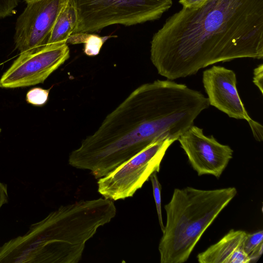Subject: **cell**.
Wrapping results in <instances>:
<instances>
[{"label": "cell", "instance_id": "obj_1", "mask_svg": "<svg viewBox=\"0 0 263 263\" xmlns=\"http://www.w3.org/2000/svg\"><path fill=\"white\" fill-rule=\"evenodd\" d=\"M209 106L200 91L172 80L141 85L70 153L68 163L104 177L152 143L177 140Z\"/></svg>", "mask_w": 263, "mask_h": 263}, {"label": "cell", "instance_id": "obj_2", "mask_svg": "<svg viewBox=\"0 0 263 263\" xmlns=\"http://www.w3.org/2000/svg\"><path fill=\"white\" fill-rule=\"evenodd\" d=\"M151 60L174 80L240 58H263V0H207L183 7L153 36Z\"/></svg>", "mask_w": 263, "mask_h": 263}, {"label": "cell", "instance_id": "obj_3", "mask_svg": "<svg viewBox=\"0 0 263 263\" xmlns=\"http://www.w3.org/2000/svg\"><path fill=\"white\" fill-rule=\"evenodd\" d=\"M116 214L104 197L61 205L1 246L0 263H77L87 241Z\"/></svg>", "mask_w": 263, "mask_h": 263}, {"label": "cell", "instance_id": "obj_4", "mask_svg": "<svg viewBox=\"0 0 263 263\" xmlns=\"http://www.w3.org/2000/svg\"><path fill=\"white\" fill-rule=\"evenodd\" d=\"M237 193L234 187L175 189L164 206L166 221L158 250L161 263H183L206 229Z\"/></svg>", "mask_w": 263, "mask_h": 263}, {"label": "cell", "instance_id": "obj_5", "mask_svg": "<svg viewBox=\"0 0 263 263\" xmlns=\"http://www.w3.org/2000/svg\"><path fill=\"white\" fill-rule=\"evenodd\" d=\"M77 14L72 32L92 33L115 24L132 26L157 20L173 0H69Z\"/></svg>", "mask_w": 263, "mask_h": 263}, {"label": "cell", "instance_id": "obj_6", "mask_svg": "<svg viewBox=\"0 0 263 263\" xmlns=\"http://www.w3.org/2000/svg\"><path fill=\"white\" fill-rule=\"evenodd\" d=\"M175 141L166 138L149 145L108 175L99 178L98 192L103 197L112 201L133 197L153 173L159 172L166 151Z\"/></svg>", "mask_w": 263, "mask_h": 263}, {"label": "cell", "instance_id": "obj_7", "mask_svg": "<svg viewBox=\"0 0 263 263\" xmlns=\"http://www.w3.org/2000/svg\"><path fill=\"white\" fill-rule=\"evenodd\" d=\"M66 43L45 44L21 52L0 79V87L15 88L43 83L68 59Z\"/></svg>", "mask_w": 263, "mask_h": 263}, {"label": "cell", "instance_id": "obj_8", "mask_svg": "<svg viewBox=\"0 0 263 263\" xmlns=\"http://www.w3.org/2000/svg\"><path fill=\"white\" fill-rule=\"evenodd\" d=\"M69 0H38L27 3L16 19L14 42L21 52L47 44L55 21Z\"/></svg>", "mask_w": 263, "mask_h": 263}, {"label": "cell", "instance_id": "obj_9", "mask_svg": "<svg viewBox=\"0 0 263 263\" xmlns=\"http://www.w3.org/2000/svg\"><path fill=\"white\" fill-rule=\"evenodd\" d=\"M189 161L198 176L211 175L219 178L233 157V151L220 143L203 129L192 125L178 139Z\"/></svg>", "mask_w": 263, "mask_h": 263}, {"label": "cell", "instance_id": "obj_10", "mask_svg": "<svg viewBox=\"0 0 263 263\" xmlns=\"http://www.w3.org/2000/svg\"><path fill=\"white\" fill-rule=\"evenodd\" d=\"M202 83L210 105L214 106L229 117L253 119L249 116L238 94L235 72L220 66H213L204 70Z\"/></svg>", "mask_w": 263, "mask_h": 263}, {"label": "cell", "instance_id": "obj_11", "mask_svg": "<svg viewBox=\"0 0 263 263\" xmlns=\"http://www.w3.org/2000/svg\"><path fill=\"white\" fill-rule=\"evenodd\" d=\"M247 233L231 229L220 240L197 256L200 263H250L243 250Z\"/></svg>", "mask_w": 263, "mask_h": 263}, {"label": "cell", "instance_id": "obj_12", "mask_svg": "<svg viewBox=\"0 0 263 263\" xmlns=\"http://www.w3.org/2000/svg\"><path fill=\"white\" fill-rule=\"evenodd\" d=\"M77 23V14L69 1L58 16L47 44L66 43Z\"/></svg>", "mask_w": 263, "mask_h": 263}, {"label": "cell", "instance_id": "obj_13", "mask_svg": "<svg viewBox=\"0 0 263 263\" xmlns=\"http://www.w3.org/2000/svg\"><path fill=\"white\" fill-rule=\"evenodd\" d=\"M114 36H101L92 33L79 32L72 34L66 41V44H84V53L88 56L99 54L104 43Z\"/></svg>", "mask_w": 263, "mask_h": 263}, {"label": "cell", "instance_id": "obj_14", "mask_svg": "<svg viewBox=\"0 0 263 263\" xmlns=\"http://www.w3.org/2000/svg\"><path fill=\"white\" fill-rule=\"evenodd\" d=\"M50 88L48 89L41 87H34L30 89L26 94V101L31 105L41 106L48 101Z\"/></svg>", "mask_w": 263, "mask_h": 263}, {"label": "cell", "instance_id": "obj_15", "mask_svg": "<svg viewBox=\"0 0 263 263\" xmlns=\"http://www.w3.org/2000/svg\"><path fill=\"white\" fill-rule=\"evenodd\" d=\"M149 179L152 184L153 195L155 199L159 223L162 232L164 225L163 222L161 210V185L158 180L157 172L153 173L151 175Z\"/></svg>", "mask_w": 263, "mask_h": 263}, {"label": "cell", "instance_id": "obj_16", "mask_svg": "<svg viewBox=\"0 0 263 263\" xmlns=\"http://www.w3.org/2000/svg\"><path fill=\"white\" fill-rule=\"evenodd\" d=\"M261 243H263L262 230L252 234L247 233L243 245L244 251L248 255Z\"/></svg>", "mask_w": 263, "mask_h": 263}, {"label": "cell", "instance_id": "obj_17", "mask_svg": "<svg viewBox=\"0 0 263 263\" xmlns=\"http://www.w3.org/2000/svg\"><path fill=\"white\" fill-rule=\"evenodd\" d=\"M18 0H0V19L12 15Z\"/></svg>", "mask_w": 263, "mask_h": 263}, {"label": "cell", "instance_id": "obj_18", "mask_svg": "<svg viewBox=\"0 0 263 263\" xmlns=\"http://www.w3.org/2000/svg\"><path fill=\"white\" fill-rule=\"evenodd\" d=\"M253 82L259 89L261 94L263 93V64H261L256 67L253 71Z\"/></svg>", "mask_w": 263, "mask_h": 263}, {"label": "cell", "instance_id": "obj_19", "mask_svg": "<svg viewBox=\"0 0 263 263\" xmlns=\"http://www.w3.org/2000/svg\"><path fill=\"white\" fill-rule=\"evenodd\" d=\"M249 124L255 139L258 141H262L263 137L262 126L260 123L254 121L253 120Z\"/></svg>", "mask_w": 263, "mask_h": 263}, {"label": "cell", "instance_id": "obj_20", "mask_svg": "<svg viewBox=\"0 0 263 263\" xmlns=\"http://www.w3.org/2000/svg\"><path fill=\"white\" fill-rule=\"evenodd\" d=\"M9 202V195L7 185L0 181V210Z\"/></svg>", "mask_w": 263, "mask_h": 263}, {"label": "cell", "instance_id": "obj_21", "mask_svg": "<svg viewBox=\"0 0 263 263\" xmlns=\"http://www.w3.org/2000/svg\"><path fill=\"white\" fill-rule=\"evenodd\" d=\"M207 0H179L184 8H196L201 6Z\"/></svg>", "mask_w": 263, "mask_h": 263}, {"label": "cell", "instance_id": "obj_22", "mask_svg": "<svg viewBox=\"0 0 263 263\" xmlns=\"http://www.w3.org/2000/svg\"><path fill=\"white\" fill-rule=\"evenodd\" d=\"M263 251V243L260 244L258 247L254 249L249 255L250 262H254L257 261L262 255Z\"/></svg>", "mask_w": 263, "mask_h": 263}, {"label": "cell", "instance_id": "obj_23", "mask_svg": "<svg viewBox=\"0 0 263 263\" xmlns=\"http://www.w3.org/2000/svg\"><path fill=\"white\" fill-rule=\"evenodd\" d=\"M27 4V3H30V2H34V1H38V0H24Z\"/></svg>", "mask_w": 263, "mask_h": 263}, {"label": "cell", "instance_id": "obj_24", "mask_svg": "<svg viewBox=\"0 0 263 263\" xmlns=\"http://www.w3.org/2000/svg\"><path fill=\"white\" fill-rule=\"evenodd\" d=\"M1 129L0 128V133H1Z\"/></svg>", "mask_w": 263, "mask_h": 263}]
</instances>
